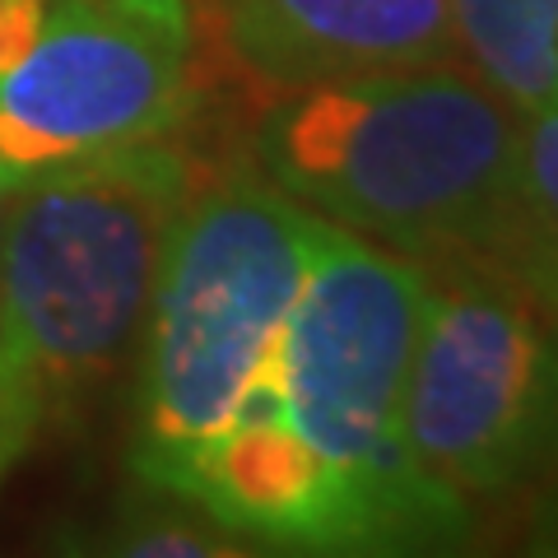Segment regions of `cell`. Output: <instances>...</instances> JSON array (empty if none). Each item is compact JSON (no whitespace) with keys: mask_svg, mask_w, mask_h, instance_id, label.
I'll return each instance as SVG.
<instances>
[{"mask_svg":"<svg viewBox=\"0 0 558 558\" xmlns=\"http://www.w3.org/2000/svg\"><path fill=\"white\" fill-rule=\"evenodd\" d=\"M428 266L322 219L275 349L205 457L191 508L289 554H451L470 498L418 465L405 373Z\"/></svg>","mask_w":558,"mask_h":558,"instance_id":"cell-1","label":"cell"},{"mask_svg":"<svg viewBox=\"0 0 558 558\" xmlns=\"http://www.w3.org/2000/svg\"><path fill=\"white\" fill-rule=\"evenodd\" d=\"M252 145L289 201L424 266L494 260L526 229L517 108L451 61L284 84Z\"/></svg>","mask_w":558,"mask_h":558,"instance_id":"cell-2","label":"cell"},{"mask_svg":"<svg viewBox=\"0 0 558 558\" xmlns=\"http://www.w3.org/2000/svg\"><path fill=\"white\" fill-rule=\"evenodd\" d=\"M191 186V154L163 135L10 191L0 229V488L75 433L135 359Z\"/></svg>","mask_w":558,"mask_h":558,"instance_id":"cell-3","label":"cell"},{"mask_svg":"<svg viewBox=\"0 0 558 558\" xmlns=\"http://www.w3.org/2000/svg\"><path fill=\"white\" fill-rule=\"evenodd\" d=\"M317 229L260 172L191 186L135 344L131 475L154 494L191 498L299 303Z\"/></svg>","mask_w":558,"mask_h":558,"instance_id":"cell-4","label":"cell"},{"mask_svg":"<svg viewBox=\"0 0 558 558\" xmlns=\"http://www.w3.org/2000/svg\"><path fill=\"white\" fill-rule=\"evenodd\" d=\"M405 438L461 498H498L558 461V344L484 260L428 266L405 373Z\"/></svg>","mask_w":558,"mask_h":558,"instance_id":"cell-5","label":"cell"},{"mask_svg":"<svg viewBox=\"0 0 558 558\" xmlns=\"http://www.w3.org/2000/svg\"><path fill=\"white\" fill-rule=\"evenodd\" d=\"M196 94L186 0H51L38 43L0 70V182L163 140Z\"/></svg>","mask_w":558,"mask_h":558,"instance_id":"cell-6","label":"cell"},{"mask_svg":"<svg viewBox=\"0 0 558 558\" xmlns=\"http://www.w3.org/2000/svg\"><path fill=\"white\" fill-rule=\"evenodd\" d=\"M223 38L275 89L457 57L451 0H223Z\"/></svg>","mask_w":558,"mask_h":558,"instance_id":"cell-7","label":"cell"},{"mask_svg":"<svg viewBox=\"0 0 558 558\" xmlns=\"http://www.w3.org/2000/svg\"><path fill=\"white\" fill-rule=\"evenodd\" d=\"M451 38L517 112L558 89V0H451Z\"/></svg>","mask_w":558,"mask_h":558,"instance_id":"cell-8","label":"cell"},{"mask_svg":"<svg viewBox=\"0 0 558 558\" xmlns=\"http://www.w3.org/2000/svg\"><path fill=\"white\" fill-rule=\"evenodd\" d=\"M521 126V205L526 223L558 233V89L517 112Z\"/></svg>","mask_w":558,"mask_h":558,"instance_id":"cell-9","label":"cell"},{"mask_svg":"<svg viewBox=\"0 0 558 558\" xmlns=\"http://www.w3.org/2000/svg\"><path fill=\"white\" fill-rule=\"evenodd\" d=\"M512 279V284L526 293L531 307L539 312V322L549 326V336L558 344V233H545L526 223L508 247H502L494 260H484Z\"/></svg>","mask_w":558,"mask_h":558,"instance_id":"cell-10","label":"cell"},{"mask_svg":"<svg viewBox=\"0 0 558 558\" xmlns=\"http://www.w3.org/2000/svg\"><path fill=\"white\" fill-rule=\"evenodd\" d=\"M112 549L117 554H205V558H219V554H242L247 545H238V535H229L223 526H196V521H182V517H140L135 526H121L112 535Z\"/></svg>","mask_w":558,"mask_h":558,"instance_id":"cell-11","label":"cell"},{"mask_svg":"<svg viewBox=\"0 0 558 558\" xmlns=\"http://www.w3.org/2000/svg\"><path fill=\"white\" fill-rule=\"evenodd\" d=\"M531 549L539 554H558V484L545 494V502L535 508V526H531Z\"/></svg>","mask_w":558,"mask_h":558,"instance_id":"cell-12","label":"cell"},{"mask_svg":"<svg viewBox=\"0 0 558 558\" xmlns=\"http://www.w3.org/2000/svg\"><path fill=\"white\" fill-rule=\"evenodd\" d=\"M5 205H10V191H5V182H0V229H5Z\"/></svg>","mask_w":558,"mask_h":558,"instance_id":"cell-13","label":"cell"}]
</instances>
